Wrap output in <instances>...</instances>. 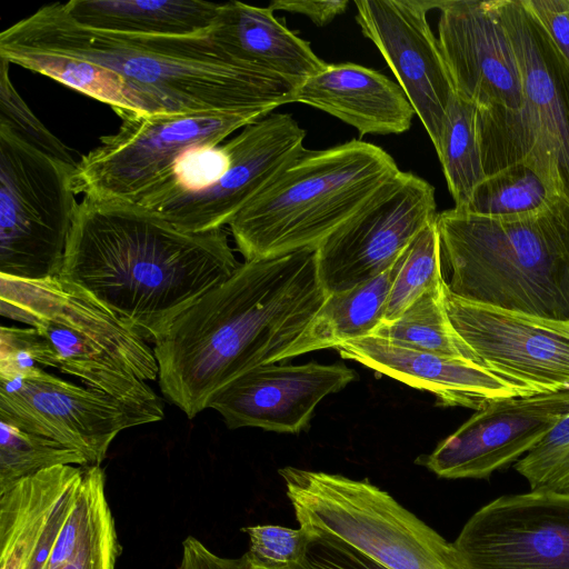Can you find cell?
<instances>
[{"label": "cell", "instance_id": "cell-1", "mask_svg": "<svg viewBox=\"0 0 569 569\" xmlns=\"http://www.w3.org/2000/svg\"><path fill=\"white\" fill-rule=\"evenodd\" d=\"M327 296L316 250L244 261L153 342L162 395L196 417L236 378L278 362Z\"/></svg>", "mask_w": 569, "mask_h": 569}, {"label": "cell", "instance_id": "cell-2", "mask_svg": "<svg viewBox=\"0 0 569 569\" xmlns=\"http://www.w3.org/2000/svg\"><path fill=\"white\" fill-rule=\"evenodd\" d=\"M240 264L223 229L188 232L140 204L83 197L60 277L154 342Z\"/></svg>", "mask_w": 569, "mask_h": 569}, {"label": "cell", "instance_id": "cell-3", "mask_svg": "<svg viewBox=\"0 0 569 569\" xmlns=\"http://www.w3.org/2000/svg\"><path fill=\"white\" fill-rule=\"evenodd\" d=\"M53 52L119 74L149 114L272 112L293 102L289 81L229 58L207 33L151 37L83 28L62 2L38 9L0 33V49Z\"/></svg>", "mask_w": 569, "mask_h": 569}, {"label": "cell", "instance_id": "cell-4", "mask_svg": "<svg viewBox=\"0 0 569 569\" xmlns=\"http://www.w3.org/2000/svg\"><path fill=\"white\" fill-rule=\"evenodd\" d=\"M455 296L569 320V200L525 214L482 217L456 208L436 219Z\"/></svg>", "mask_w": 569, "mask_h": 569}, {"label": "cell", "instance_id": "cell-5", "mask_svg": "<svg viewBox=\"0 0 569 569\" xmlns=\"http://www.w3.org/2000/svg\"><path fill=\"white\" fill-rule=\"evenodd\" d=\"M401 170L382 148L358 139L303 149L230 222L246 261L316 250Z\"/></svg>", "mask_w": 569, "mask_h": 569}, {"label": "cell", "instance_id": "cell-6", "mask_svg": "<svg viewBox=\"0 0 569 569\" xmlns=\"http://www.w3.org/2000/svg\"><path fill=\"white\" fill-rule=\"evenodd\" d=\"M0 312L36 328L61 372L163 418L162 402L147 382L159 376L153 349L81 288L60 276H0Z\"/></svg>", "mask_w": 569, "mask_h": 569}, {"label": "cell", "instance_id": "cell-7", "mask_svg": "<svg viewBox=\"0 0 569 569\" xmlns=\"http://www.w3.org/2000/svg\"><path fill=\"white\" fill-rule=\"evenodd\" d=\"M307 533L336 537L388 569H466L452 542L368 480L279 469Z\"/></svg>", "mask_w": 569, "mask_h": 569}, {"label": "cell", "instance_id": "cell-8", "mask_svg": "<svg viewBox=\"0 0 569 569\" xmlns=\"http://www.w3.org/2000/svg\"><path fill=\"white\" fill-rule=\"evenodd\" d=\"M518 61L521 109L500 110L491 127L503 166L527 161L569 200V61L522 0H496Z\"/></svg>", "mask_w": 569, "mask_h": 569}, {"label": "cell", "instance_id": "cell-9", "mask_svg": "<svg viewBox=\"0 0 569 569\" xmlns=\"http://www.w3.org/2000/svg\"><path fill=\"white\" fill-rule=\"evenodd\" d=\"M74 169L0 123V276H60L79 206Z\"/></svg>", "mask_w": 569, "mask_h": 569}, {"label": "cell", "instance_id": "cell-10", "mask_svg": "<svg viewBox=\"0 0 569 569\" xmlns=\"http://www.w3.org/2000/svg\"><path fill=\"white\" fill-rule=\"evenodd\" d=\"M270 112L141 114L119 111L118 131L82 156L73 172L76 194L139 203L160 189L189 151L216 147Z\"/></svg>", "mask_w": 569, "mask_h": 569}, {"label": "cell", "instance_id": "cell-11", "mask_svg": "<svg viewBox=\"0 0 569 569\" xmlns=\"http://www.w3.org/2000/svg\"><path fill=\"white\" fill-rule=\"evenodd\" d=\"M162 419L100 390L63 380L41 367L0 377V421L77 450L89 466H100L122 430Z\"/></svg>", "mask_w": 569, "mask_h": 569}, {"label": "cell", "instance_id": "cell-12", "mask_svg": "<svg viewBox=\"0 0 569 569\" xmlns=\"http://www.w3.org/2000/svg\"><path fill=\"white\" fill-rule=\"evenodd\" d=\"M437 216L433 186L400 171L316 249L318 276L327 293L352 289L383 273Z\"/></svg>", "mask_w": 569, "mask_h": 569}, {"label": "cell", "instance_id": "cell-13", "mask_svg": "<svg viewBox=\"0 0 569 569\" xmlns=\"http://www.w3.org/2000/svg\"><path fill=\"white\" fill-rule=\"evenodd\" d=\"M452 543L466 569H569V492L496 498Z\"/></svg>", "mask_w": 569, "mask_h": 569}, {"label": "cell", "instance_id": "cell-14", "mask_svg": "<svg viewBox=\"0 0 569 569\" xmlns=\"http://www.w3.org/2000/svg\"><path fill=\"white\" fill-rule=\"evenodd\" d=\"M445 306L480 363L539 393L569 389V320L461 299L445 284Z\"/></svg>", "mask_w": 569, "mask_h": 569}, {"label": "cell", "instance_id": "cell-15", "mask_svg": "<svg viewBox=\"0 0 569 569\" xmlns=\"http://www.w3.org/2000/svg\"><path fill=\"white\" fill-rule=\"evenodd\" d=\"M305 138L291 114L270 112L223 142L228 166L217 181L149 210L183 231L223 229L305 149Z\"/></svg>", "mask_w": 569, "mask_h": 569}, {"label": "cell", "instance_id": "cell-16", "mask_svg": "<svg viewBox=\"0 0 569 569\" xmlns=\"http://www.w3.org/2000/svg\"><path fill=\"white\" fill-rule=\"evenodd\" d=\"M441 1L358 0L356 21L395 74L438 148L447 108L455 96L438 38L427 19Z\"/></svg>", "mask_w": 569, "mask_h": 569}, {"label": "cell", "instance_id": "cell-17", "mask_svg": "<svg viewBox=\"0 0 569 569\" xmlns=\"http://www.w3.org/2000/svg\"><path fill=\"white\" fill-rule=\"evenodd\" d=\"M569 413V389L497 400L416 463L445 479H487L516 463Z\"/></svg>", "mask_w": 569, "mask_h": 569}, {"label": "cell", "instance_id": "cell-18", "mask_svg": "<svg viewBox=\"0 0 569 569\" xmlns=\"http://www.w3.org/2000/svg\"><path fill=\"white\" fill-rule=\"evenodd\" d=\"M438 41L455 93L477 109H521L523 86L496 0L441 1Z\"/></svg>", "mask_w": 569, "mask_h": 569}, {"label": "cell", "instance_id": "cell-19", "mask_svg": "<svg viewBox=\"0 0 569 569\" xmlns=\"http://www.w3.org/2000/svg\"><path fill=\"white\" fill-rule=\"evenodd\" d=\"M356 373L343 363H274L236 378L209 402L230 429L257 427L297 433L307 427L318 403L343 389Z\"/></svg>", "mask_w": 569, "mask_h": 569}, {"label": "cell", "instance_id": "cell-20", "mask_svg": "<svg viewBox=\"0 0 569 569\" xmlns=\"http://www.w3.org/2000/svg\"><path fill=\"white\" fill-rule=\"evenodd\" d=\"M336 349L343 359L432 392L445 407L477 411L497 400L539 395L481 365L406 348L373 335Z\"/></svg>", "mask_w": 569, "mask_h": 569}, {"label": "cell", "instance_id": "cell-21", "mask_svg": "<svg viewBox=\"0 0 569 569\" xmlns=\"http://www.w3.org/2000/svg\"><path fill=\"white\" fill-rule=\"evenodd\" d=\"M84 467L48 468L0 495V569H47L78 498Z\"/></svg>", "mask_w": 569, "mask_h": 569}, {"label": "cell", "instance_id": "cell-22", "mask_svg": "<svg viewBox=\"0 0 569 569\" xmlns=\"http://www.w3.org/2000/svg\"><path fill=\"white\" fill-rule=\"evenodd\" d=\"M293 102L322 110L356 128L360 136L406 132L416 116L398 83L351 62L326 63L296 89Z\"/></svg>", "mask_w": 569, "mask_h": 569}, {"label": "cell", "instance_id": "cell-23", "mask_svg": "<svg viewBox=\"0 0 569 569\" xmlns=\"http://www.w3.org/2000/svg\"><path fill=\"white\" fill-rule=\"evenodd\" d=\"M207 34L229 58L280 77L296 88L326 66L310 42L291 31L269 6L220 3Z\"/></svg>", "mask_w": 569, "mask_h": 569}, {"label": "cell", "instance_id": "cell-24", "mask_svg": "<svg viewBox=\"0 0 569 569\" xmlns=\"http://www.w3.org/2000/svg\"><path fill=\"white\" fill-rule=\"evenodd\" d=\"M219 6L202 0H71L63 3L67 14L83 28L151 37L207 33Z\"/></svg>", "mask_w": 569, "mask_h": 569}, {"label": "cell", "instance_id": "cell-25", "mask_svg": "<svg viewBox=\"0 0 569 569\" xmlns=\"http://www.w3.org/2000/svg\"><path fill=\"white\" fill-rule=\"evenodd\" d=\"M405 251V250H403ZM402 253L380 276L352 289L329 293L299 338L279 361L368 337L383 321Z\"/></svg>", "mask_w": 569, "mask_h": 569}, {"label": "cell", "instance_id": "cell-26", "mask_svg": "<svg viewBox=\"0 0 569 569\" xmlns=\"http://www.w3.org/2000/svg\"><path fill=\"white\" fill-rule=\"evenodd\" d=\"M0 58L104 102L116 113L149 114L146 103L119 74L98 64L53 52L8 48L0 49Z\"/></svg>", "mask_w": 569, "mask_h": 569}, {"label": "cell", "instance_id": "cell-27", "mask_svg": "<svg viewBox=\"0 0 569 569\" xmlns=\"http://www.w3.org/2000/svg\"><path fill=\"white\" fill-rule=\"evenodd\" d=\"M443 290L445 286L425 292L397 319L381 322L372 335L406 348L481 365L451 325Z\"/></svg>", "mask_w": 569, "mask_h": 569}, {"label": "cell", "instance_id": "cell-28", "mask_svg": "<svg viewBox=\"0 0 569 569\" xmlns=\"http://www.w3.org/2000/svg\"><path fill=\"white\" fill-rule=\"evenodd\" d=\"M436 151L455 208L462 209L486 173L478 138L477 107L456 93L447 108Z\"/></svg>", "mask_w": 569, "mask_h": 569}, {"label": "cell", "instance_id": "cell-29", "mask_svg": "<svg viewBox=\"0 0 569 569\" xmlns=\"http://www.w3.org/2000/svg\"><path fill=\"white\" fill-rule=\"evenodd\" d=\"M561 196L527 161L487 176L462 211L482 217H505L539 211Z\"/></svg>", "mask_w": 569, "mask_h": 569}, {"label": "cell", "instance_id": "cell-30", "mask_svg": "<svg viewBox=\"0 0 569 569\" xmlns=\"http://www.w3.org/2000/svg\"><path fill=\"white\" fill-rule=\"evenodd\" d=\"M441 259L440 237L435 220L405 249L382 322L397 319L425 292L445 286Z\"/></svg>", "mask_w": 569, "mask_h": 569}, {"label": "cell", "instance_id": "cell-31", "mask_svg": "<svg viewBox=\"0 0 569 569\" xmlns=\"http://www.w3.org/2000/svg\"><path fill=\"white\" fill-rule=\"evenodd\" d=\"M61 465L89 466L79 451L0 421V495L26 477Z\"/></svg>", "mask_w": 569, "mask_h": 569}, {"label": "cell", "instance_id": "cell-32", "mask_svg": "<svg viewBox=\"0 0 569 569\" xmlns=\"http://www.w3.org/2000/svg\"><path fill=\"white\" fill-rule=\"evenodd\" d=\"M513 467L530 490L569 492V413Z\"/></svg>", "mask_w": 569, "mask_h": 569}, {"label": "cell", "instance_id": "cell-33", "mask_svg": "<svg viewBox=\"0 0 569 569\" xmlns=\"http://www.w3.org/2000/svg\"><path fill=\"white\" fill-rule=\"evenodd\" d=\"M0 66V123L10 128L33 148L77 167L70 149L36 117L13 87L9 77V62Z\"/></svg>", "mask_w": 569, "mask_h": 569}, {"label": "cell", "instance_id": "cell-34", "mask_svg": "<svg viewBox=\"0 0 569 569\" xmlns=\"http://www.w3.org/2000/svg\"><path fill=\"white\" fill-rule=\"evenodd\" d=\"M249 537L246 557L254 569H298L308 543V533L277 525L241 529Z\"/></svg>", "mask_w": 569, "mask_h": 569}, {"label": "cell", "instance_id": "cell-35", "mask_svg": "<svg viewBox=\"0 0 569 569\" xmlns=\"http://www.w3.org/2000/svg\"><path fill=\"white\" fill-rule=\"evenodd\" d=\"M32 367L56 368V355L48 340L32 327L2 326L0 377L17 376Z\"/></svg>", "mask_w": 569, "mask_h": 569}, {"label": "cell", "instance_id": "cell-36", "mask_svg": "<svg viewBox=\"0 0 569 569\" xmlns=\"http://www.w3.org/2000/svg\"><path fill=\"white\" fill-rule=\"evenodd\" d=\"M119 551L114 520L108 508L78 548L47 569H114Z\"/></svg>", "mask_w": 569, "mask_h": 569}, {"label": "cell", "instance_id": "cell-37", "mask_svg": "<svg viewBox=\"0 0 569 569\" xmlns=\"http://www.w3.org/2000/svg\"><path fill=\"white\" fill-rule=\"evenodd\" d=\"M298 569L388 568L336 537L308 533V543Z\"/></svg>", "mask_w": 569, "mask_h": 569}, {"label": "cell", "instance_id": "cell-38", "mask_svg": "<svg viewBox=\"0 0 569 569\" xmlns=\"http://www.w3.org/2000/svg\"><path fill=\"white\" fill-rule=\"evenodd\" d=\"M522 3L569 61V0H522Z\"/></svg>", "mask_w": 569, "mask_h": 569}, {"label": "cell", "instance_id": "cell-39", "mask_svg": "<svg viewBox=\"0 0 569 569\" xmlns=\"http://www.w3.org/2000/svg\"><path fill=\"white\" fill-rule=\"evenodd\" d=\"M177 569H254L246 555L240 558H226L211 551L194 537L182 542L180 562Z\"/></svg>", "mask_w": 569, "mask_h": 569}, {"label": "cell", "instance_id": "cell-40", "mask_svg": "<svg viewBox=\"0 0 569 569\" xmlns=\"http://www.w3.org/2000/svg\"><path fill=\"white\" fill-rule=\"evenodd\" d=\"M348 3V0H273L269 3V7L273 11L281 10L307 16L318 27H325L338 14L345 12Z\"/></svg>", "mask_w": 569, "mask_h": 569}]
</instances>
